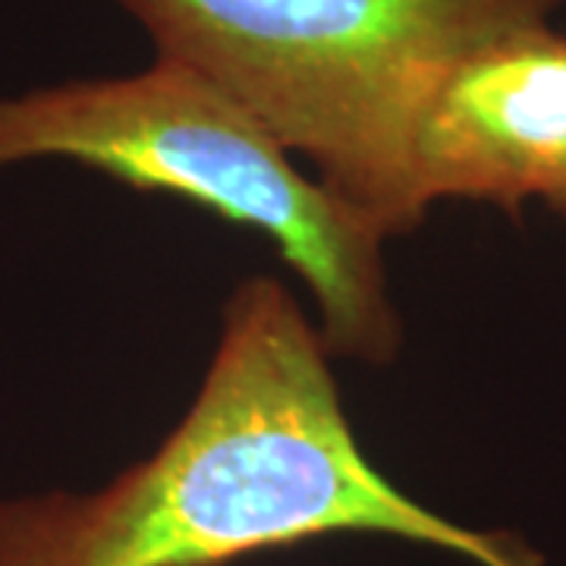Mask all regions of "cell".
Here are the masks:
<instances>
[{
	"mask_svg": "<svg viewBox=\"0 0 566 566\" xmlns=\"http://www.w3.org/2000/svg\"><path fill=\"white\" fill-rule=\"evenodd\" d=\"M327 535L545 566L520 535L460 526L368 460L318 324L262 274L227 300L202 387L151 457L85 494L0 501V566H227Z\"/></svg>",
	"mask_w": 566,
	"mask_h": 566,
	"instance_id": "6da1fadb",
	"label": "cell"
},
{
	"mask_svg": "<svg viewBox=\"0 0 566 566\" xmlns=\"http://www.w3.org/2000/svg\"><path fill=\"white\" fill-rule=\"evenodd\" d=\"M158 57L214 82L381 237L424 221L412 133L485 41L566 0H120Z\"/></svg>",
	"mask_w": 566,
	"mask_h": 566,
	"instance_id": "7a4b0ae2",
	"label": "cell"
},
{
	"mask_svg": "<svg viewBox=\"0 0 566 566\" xmlns=\"http://www.w3.org/2000/svg\"><path fill=\"white\" fill-rule=\"evenodd\" d=\"M35 158L85 164L259 230L318 303L331 356L397 359L403 324L390 300L385 237L305 177L262 123L196 70L158 57L133 76L0 98V170Z\"/></svg>",
	"mask_w": 566,
	"mask_h": 566,
	"instance_id": "3957f363",
	"label": "cell"
},
{
	"mask_svg": "<svg viewBox=\"0 0 566 566\" xmlns=\"http://www.w3.org/2000/svg\"><path fill=\"white\" fill-rule=\"evenodd\" d=\"M412 182L441 199L520 211L566 192V32L551 22L485 41L457 63L412 133Z\"/></svg>",
	"mask_w": 566,
	"mask_h": 566,
	"instance_id": "277c9868",
	"label": "cell"
},
{
	"mask_svg": "<svg viewBox=\"0 0 566 566\" xmlns=\"http://www.w3.org/2000/svg\"><path fill=\"white\" fill-rule=\"evenodd\" d=\"M551 208H554L557 214H564V218H566V192H564V196H560V199H557V202L551 205Z\"/></svg>",
	"mask_w": 566,
	"mask_h": 566,
	"instance_id": "5b68a950",
	"label": "cell"
}]
</instances>
